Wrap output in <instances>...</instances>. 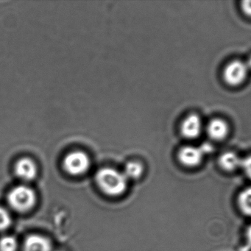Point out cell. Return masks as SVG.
<instances>
[{
    "mask_svg": "<svg viewBox=\"0 0 251 251\" xmlns=\"http://www.w3.org/2000/svg\"><path fill=\"white\" fill-rule=\"evenodd\" d=\"M246 64L247 67H248V70H251V57L248 60L247 63H245Z\"/></svg>",
    "mask_w": 251,
    "mask_h": 251,
    "instance_id": "19",
    "label": "cell"
},
{
    "mask_svg": "<svg viewBox=\"0 0 251 251\" xmlns=\"http://www.w3.org/2000/svg\"><path fill=\"white\" fill-rule=\"evenodd\" d=\"M95 178L101 190L109 196H119L127 188V179L125 175L112 168L101 169Z\"/></svg>",
    "mask_w": 251,
    "mask_h": 251,
    "instance_id": "1",
    "label": "cell"
},
{
    "mask_svg": "<svg viewBox=\"0 0 251 251\" xmlns=\"http://www.w3.org/2000/svg\"><path fill=\"white\" fill-rule=\"evenodd\" d=\"M241 158L234 152H228L223 154L220 156L219 162L222 168L226 171L231 172L241 167L242 164Z\"/></svg>",
    "mask_w": 251,
    "mask_h": 251,
    "instance_id": "10",
    "label": "cell"
},
{
    "mask_svg": "<svg viewBox=\"0 0 251 251\" xmlns=\"http://www.w3.org/2000/svg\"><path fill=\"white\" fill-rule=\"evenodd\" d=\"M241 167H242L248 177L251 179V156L242 160Z\"/></svg>",
    "mask_w": 251,
    "mask_h": 251,
    "instance_id": "15",
    "label": "cell"
},
{
    "mask_svg": "<svg viewBox=\"0 0 251 251\" xmlns=\"http://www.w3.org/2000/svg\"><path fill=\"white\" fill-rule=\"evenodd\" d=\"M90 167V160L84 152L80 151L70 152L64 160L66 171L73 176H79L87 171Z\"/></svg>",
    "mask_w": 251,
    "mask_h": 251,
    "instance_id": "3",
    "label": "cell"
},
{
    "mask_svg": "<svg viewBox=\"0 0 251 251\" xmlns=\"http://www.w3.org/2000/svg\"><path fill=\"white\" fill-rule=\"evenodd\" d=\"M203 152L201 148L195 147H184L178 153L179 161L186 167H196L202 161Z\"/></svg>",
    "mask_w": 251,
    "mask_h": 251,
    "instance_id": "5",
    "label": "cell"
},
{
    "mask_svg": "<svg viewBox=\"0 0 251 251\" xmlns=\"http://www.w3.org/2000/svg\"><path fill=\"white\" fill-rule=\"evenodd\" d=\"M143 170V166L140 163L131 161L126 164L123 174L127 179H137L141 177Z\"/></svg>",
    "mask_w": 251,
    "mask_h": 251,
    "instance_id": "12",
    "label": "cell"
},
{
    "mask_svg": "<svg viewBox=\"0 0 251 251\" xmlns=\"http://www.w3.org/2000/svg\"></svg>",
    "mask_w": 251,
    "mask_h": 251,
    "instance_id": "20",
    "label": "cell"
},
{
    "mask_svg": "<svg viewBox=\"0 0 251 251\" xmlns=\"http://www.w3.org/2000/svg\"><path fill=\"white\" fill-rule=\"evenodd\" d=\"M241 211L248 216H251V187L241 192L238 199Z\"/></svg>",
    "mask_w": 251,
    "mask_h": 251,
    "instance_id": "11",
    "label": "cell"
},
{
    "mask_svg": "<svg viewBox=\"0 0 251 251\" xmlns=\"http://www.w3.org/2000/svg\"><path fill=\"white\" fill-rule=\"evenodd\" d=\"M248 69L245 63L239 61H232L224 70V79L230 86H238L246 78Z\"/></svg>",
    "mask_w": 251,
    "mask_h": 251,
    "instance_id": "4",
    "label": "cell"
},
{
    "mask_svg": "<svg viewBox=\"0 0 251 251\" xmlns=\"http://www.w3.org/2000/svg\"><path fill=\"white\" fill-rule=\"evenodd\" d=\"M202 123L201 118L196 114L188 116L181 125V133L188 139H195L201 133Z\"/></svg>",
    "mask_w": 251,
    "mask_h": 251,
    "instance_id": "7",
    "label": "cell"
},
{
    "mask_svg": "<svg viewBox=\"0 0 251 251\" xmlns=\"http://www.w3.org/2000/svg\"><path fill=\"white\" fill-rule=\"evenodd\" d=\"M228 128L227 124L223 120L215 119L208 123L207 132L210 137L215 140H221L227 135Z\"/></svg>",
    "mask_w": 251,
    "mask_h": 251,
    "instance_id": "9",
    "label": "cell"
},
{
    "mask_svg": "<svg viewBox=\"0 0 251 251\" xmlns=\"http://www.w3.org/2000/svg\"><path fill=\"white\" fill-rule=\"evenodd\" d=\"M11 223V217L8 211L0 207V230L8 228Z\"/></svg>",
    "mask_w": 251,
    "mask_h": 251,
    "instance_id": "14",
    "label": "cell"
},
{
    "mask_svg": "<svg viewBox=\"0 0 251 251\" xmlns=\"http://www.w3.org/2000/svg\"><path fill=\"white\" fill-rule=\"evenodd\" d=\"M8 201L13 209L19 212H26L34 206L36 195L31 188L19 186L9 192Z\"/></svg>",
    "mask_w": 251,
    "mask_h": 251,
    "instance_id": "2",
    "label": "cell"
},
{
    "mask_svg": "<svg viewBox=\"0 0 251 251\" xmlns=\"http://www.w3.org/2000/svg\"><path fill=\"white\" fill-rule=\"evenodd\" d=\"M18 242L16 238L5 236L0 239V251H17Z\"/></svg>",
    "mask_w": 251,
    "mask_h": 251,
    "instance_id": "13",
    "label": "cell"
},
{
    "mask_svg": "<svg viewBox=\"0 0 251 251\" xmlns=\"http://www.w3.org/2000/svg\"><path fill=\"white\" fill-rule=\"evenodd\" d=\"M202 152H203L204 155L205 154L210 153L212 151V147L209 145V144H203L200 147Z\"/></svg>",
    "mask_w": 251,
    "mask_h": 251,
    "instance_id": "17",
    "label": "cell"
},
{
    "mask_svg": "<svg viewBox=\"0 0 251 251\" xmlns=\"http://www.w3.org/2000/svg\"><path fill=\"white\" fill-rule=\"evenodd\" d=\"M247 239H248V242L251 244V226H250L247 230Z\"/></svg>",
    "mask_w": 251,
    "mask_h": 251,
    "instance_id": "18",
    "label": "cell"
},
{
    "mask_svg": "<svg viewBox=\"0 0 251 251\" xmlns=\"http://www.w3.org/2000/svg\"><path fill=\"white\" fill-rule=\"evenodd\" d=\"M23 251H52V245L45 236L31 235L25 241Z\"/></svg>",
    "mask_w": 251,
    "mask_h": 251,
    "instance_id": "8",
    "label": "cell"
},
{
    "mask_svg": "<svg viewBox=\"0 0 251 251\" xmlns=\"http://www.w3.org/2000/svg\"><path fill=\"white\" fill-rule=\"evenodd\" d=\"M242 11L248 17H251V1H244L242 2Z\"/></svg>",
    "mask_w": 251,
    "mask_h": 251,
    "instance_id": "16",
    "label": "cell"
},
{
    "mask_svg": "<svg viewBox=\"0 0 251 251\" xmlns=\"http://www.w3.org/2000/svg\"><path fill=\"white\" fill-rule=\"evenodd\" d=\"M15 173L22 180L30 181L37 176V167L34 161L30 158H22L16 164Z\"/></svg>",
    "mask_w": 251,
    "mask_h": 251,
    "instance_id": "6",
    "label": "cell"
}]
</instances>
